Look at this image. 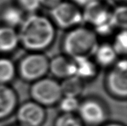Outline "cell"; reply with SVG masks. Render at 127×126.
I'll return each instance as SVG.
<instances>
[{
    "instance_id": "cell-5",
    "label": "cell",
    "mask_w": 127,
    "mask_h": 126,
    "mask_svg": "<svg viewBox=\"0 0 127 126\" xmlns=\"http://www.w3.org/2000/svg\"><path fill=\"white\" fill-rule=\"evenodd\" d=\"M51 20L62 29H72L83 22L82 11L79 6L71 1H63L55 7L50 10Z\"/></svg>"
},
{
    "instance_id": "cell-27",
    "label": "cell",
    "mask_w": 127,
    "mask_h": 126,
    "mask_svg": "<svg viewBox=\"0 0 127 126\" xmlns=\"http://www.w3.org/2000/svg\"><path fill=\"white\" fill-rule=\"evenodd\" d=\"M116 1H127V0H116Z\"/></svg>"
},
{
    "instance_id": "cell-2",
    "label": "cell",
    "mask_w": 127,
    "mask_h": 126,
    "mask_svg": "<svg viewBox=\"0 0 127 126\" xmlns=\"http://www.w3.org/2000/svg\"><path fill=\"white\" fill-rule=\"evenodd\" d=\"M98 45L97 36L95 31L83 26L68 30L63 40L65 55L72 59L93 56Z\"/></svg>"
},
{
    "instance_id": "cell-14",
    "label": "cell",
    "mask_w": 127,
    "mask_h": 126,
    "mask_svg": "<svg viewBox=\"0 0 127 126\" xmlns=\"http://www.w3.org/2000/svg\"><path fill=\"white\" fill-rule=\"evenodd\" d=\"M95 63L97 66L109 67L112 66L118 59V54L110 43H103L98 45L94 55Z\"/></svg>"
},
{
    "instance_id": "cell-1",
    "label": "cell",
    "mask_w": 127,
    "mask_h": 126,
    "mask_svg": "<svg viewBox=\"0 0 127 126\" xmlns=\"http://www.w3.org/2000/svg\"><path fill=\"white\" fill-rule=\"evenodd\" d=\"M17 33L19 44L30 52H42L48 48L57 33L51 19L38 14L25 18Z\"/></svg>"
},
{
    "instance_id": "cell-24",
    "label": "cell",
    "mask_w": 127,
    "mask_h": 126,
    "mask_svg": "<svg viewBox=\"0 0 127 126\" xmlns=\"http://www.w3.org/2000/svg\"><path fill=\"white\" fill-rule=\"evenodd\" d=\"M63 0H40L41 6H43L49 10L55 7L60 3H61Z\"/></svg>"
},
{
    "instance_id": "cell-16",
    "label": "cell",
    "mask_w": 127,
    "mask_h": 126,
    "mask_svg": "<svg viewBox=\"0 0 127 126\" xmlns=\"http://www.w3.org/2000/svg\"><path fill=\"white\" fill-rule=\"evenodd\" d=\"M60 88L63 96L78 98L84 90V82L77 76H72L63 79Z\"/></svg>"
},
{
    "instance_id": "cell-21",
    "label": "cell",
    "mask_w": 127,
    "mask_h": 126,
    "mask_svg": "<svg viewBox=\"0 0 127 126\" xmlns=\"http://www.w3.org/2000/svg\"><path fill=\"white\" fill-rule=\"evenodd\" d=\"M118 56L125 55L127 52V30H120L115 35L113 43L112 44Z\"/></svg>"
},
{
    "instance_id": "cell-22",
    "label": "cell",
    "mask_w": 127,
    "mask_h": 126,
    "mask_svg": "<svg viewBox=\"0 0 127 126\" xmlns=\"http://www.w3.org/2000/svg\"><path fill=\"white\" fill-rule=\"evenodd\" d=\"M17 3L22 11L28 13H34L41 7L40 0H17Z\"/></svg>"
},
{
    "instance_id": "cell-7",
    "label": "cell",
    "mask_w": 127,
    "mask_h": 126,
    "mask_svg": "<svg viewBox=\"0 0 127 126\" xmlns=\"http://www.w3.org/2000/svg\"><path fill=\"white\" fill-rule=\"evenodd\" d=\"M109 92L119 99L127 96V62L125 59L117 60L106 76Z\"/></svg>"
},
{
    "instance_id": "cell-26",
    "label": "cell",
    "mask_w": 127,
    "mask_h": 126,
    "mask_svg": "<svg viewBox=\"0 0 127 126\" xmlns=\"http://www.w3.org/2000/svg\"><path fill=\"white\" fill-rule=\"evenodd\" d=\"M101 126H126L124 124H122L121 123H117V122H111V123H106Z\"/></svg>"
},
{
    "instance_id": "cell-13",
    "label": "cell",
    "mask_w": 127,
    "mask_h": 126,
    "mask_svg": "<svg viewBox=\"0 0 127 126\" xmlns=\"http://www.w3.org/2000/svg\"><path fill=\"white\" fill-rule=\"evenodd\" d=\"M75 62V75L83 82L95 78L97 74V65L90 57L74 59Z\"/></svg>"
},
{
    "instance_id": "cell-28",
    "label": "cell",
    "mask_w": 127,
    "mask_h": 126,
    "mask_svg": "<svg viewBox=\"0 0 127 126\" xmlns=\"http://www.w3.org/2000/svg\"><path fill=\"white\" fill-rule=\"evenodd\" d=\"M20 126V125L17 124V125H14V126Z\"/></svg>"
},
{
    "instance_id": "cell-3",
    "label": "cell",
    "mask_w": 127,
    "mask_h": 126,
    "mask_svg": "<svg viewBox=\"0 0 127 126\" xmlns=\"http://www.w3.org/2000/svg\"><path fill=\"white\" fill-rule=\"evenodd\" d=\"M49 59L42 52H30L19 61L16 71L20 77L33 82L45 76L48 72Z\"/></svg>"
},
{
    "instance_id": "cell-10",
    "label": "cell",
    "mask_w": 127,
    "mask_h": 126,
    "mask_svg": "<svg viewBox=\"0 0 127 126\" xmlns=\"http://www.w3.org/2000/svg\"><path fill=\"white\" fill-rule=\"evenodd\" d=\"M48 72H50L55 78L61 79L74 76V60L66 55H57L49 59Z\"/></svg>"
},
{
    "instance_id": "cell-19",
    "label": "cell",
    "mask_w": 127,
    "mask_h": 126,
    "mask_svg": "<svg viewBox=\"0 0 127 126\" xmlns=\"http://www.w3.org/2000/svg\"><path fill=\"white\" fill-rule=\"evenodd\" d=\"M80 101L77 97L63 96L57 103L61 114H77Z\"/></svg>"
},
{
    "instance_id": "cell-17",
    "label": "cell",
    "mask_w": 127,
    "mask_h": 126,
    "mask_svg": "<svg viewBox=\"0 0 127 126\" xmlns=\"http://www.w3.org/2000/svg\"><path fill=\"white\" fill-rule=\"evenodd\" d=\"M16 67L7 58H0V85H8L15 77Z\"/></svg>"
},
{
    "instance_id": "cell-15",
    "label": "cell",
    "mask_w": 127,
    "mask_h": 126,
    "mask_svg": "<svg viewBox=\"0 0 127 126\" xmlns=\"http://www.w3.org/2000/svg\"><path fill=\"white\" fill-rule=\"evenodd\" d=\"M1 19L4 25L15 28L19 27L25 18L23 11L18 6L9 5L3 9Z\"/></svg>"
},
{
    "instance_id": "cell-9",
    "label": "cell",
    "mask_w": 127,
    "mask_h": 126,
    "mask_svg": "<svg viewBox=\"0 0 127 126\" xmlns=\"http://www.w3.org/2000/svg\"><path fill=\"white\" fill-rule=\"evenodd\" d=\"M82 14L83 22L95 27L110 20L111 10L101 0H97L85 5Z\"/></svg>"
},
{
    "instance_id": "cell-23",
    "label": "cell",
    "mask_w": 127,
    "mask_h": 126,
    "mask_svg": "<svg viewBox=\"0 0 127 126\" xmlns=\"http://www.w3.org/2000/svg\"><path fill=\"white\" fill-rule=\"evenodd\" d=\"M115 29V28L114 27V26L112 25V24L111 23V22L109 20L103 24H101V25L95 27L94 31L97 36H108L113 33Z\"/></svg>"
},
{
    "instance_id": "cell-18",
    "label": "cell",
    "mask_w": 127,
    "mask_h": 126,
    "mask_svg": "<svg viewBox=\"0 0 127 126\" xmlns=\"http://www.w3.org/2000/svg\"><path fill=\"white\" fill-rule=\"evenodd\" d=\"M110 22L115 28L127 30V9L125 5L118 6L111 11Z\"/></svg>"
},
{
    "instance_id": "cell-20",
    "label": "cell",
    "mask_w": 127,
    "mask_h": 126,
    "mask_svg": "<svg viewBox=\"0 0 127 126\" xmlns=\"http://www.w3.org/2000/svg\"><path fill=\"white\" fill-rule=\"evenodd\" d=\"M54 126H85L77 114H60Z\"/></svg>"
},
{
    "instance_id": "cell-8",
    "label": "cell",
    "mask_w": 127,
    "mask_h": 126,
    "mask_svg": "<svg viewBox=\"0 0 127 126\" xmlns=\"http://www.w3.org/2000/svg\"><path fill=\"white\" fill-rule=\"evenodd\" d=\"M15 113L18 124L22 126H42L46 119L45 108L33 100L21 104Z\"/></svg>"
},
{
    "instance_id": "cell-4",
    "label": "cell",
    "mask_w": 127,
    "mask_h": 126,
    "mask_svg": "<svg viewBox=\"0 0 127 126\" xmlns=\"http://www.w3.org/2000/svg\"><path fill=\"white\" fill-rule=\"evenodd\" d=\"M30 95L33 101L44 108L57 105L63 97L60 83L53 78L45 76L32 82Z\"/></svg>"
},
{
    "instance_id": "cell-25",
    "label": "cell",
    "mask_w": 127,
    "mask_h": 126,
    "mask_svg": "<svg viewBox=\"0 0 127 126\" xmlns=\"http://www.w3.org/2000/svg\"><path fill=\"white\" fill-rule=\"evenodd\" d=\"M74 4H76L77 6H85L87 4L92 2V1H97V0H72Z\"/></svg>"
},
{
    "instance_id": "cell-11",
    "label": "cell",
    "mask_w": 127,
    "mask_h": 126,
    "mask_svg": "<svg viewBox=\"0 0 127 126\" xmlns=\"http://www.w3.org/2000/svg\"><path fill=\"white\" fill-rule=\"evenodd\" d=\"M18 107V96L8 85H0V121L10 117Z\"/></svg>"
},
{
    "instance_id": "cell-6",
    "label": "cell",
    "mask_w": 127,
    "mask_h": 126,
    "mask_svg": "<svg viewBox=\"0 0 127 126\" xmlns=\"http://www.w3.org/2000/svg\"><path fill=\"white\" fill-rule=\"evenodd\" d=\"M77 114L84 126H101L107 123L106 108L97 99L89 98L80 102Z\"/></svg>"
},
{
    "instance_id": "cell-12",
    "label": "cell",
    "mask_w": 127,
    "mask_h": 126,
    "mask_svg": "<svg viewBox=\"0 0 127 126\" xmlns=\"http://www.w3.org/2000/svg\"><path fill=\"white\" fill-rule=\"evenodd\" d=\"M19 45V36L15 28L0 26V53H10Z\"/></svg>"
}]
</instances>
